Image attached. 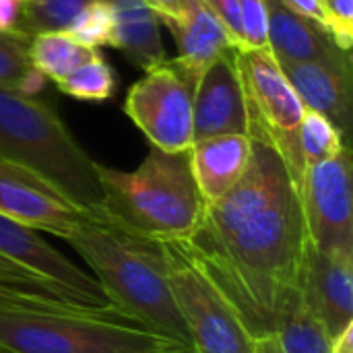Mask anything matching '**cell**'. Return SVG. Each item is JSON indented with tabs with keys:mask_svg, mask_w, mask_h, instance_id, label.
Listing matches in <instances>:
<instances>
[{
	"mask_svg": "<svg viewBox=\"0 0 353 353\" xmlns=\"http://www.w3.org/2000/svg\"><path fill=\"white\" fill-rule=\"evenodd\" d=\"M225 294L254 339L269 337L300 298L306 232L294 178L265 141L252 139L246 174L203 207L180 240Z\"/></svg>",
	"mask_w": 353,
	"mask_h": 353,
	"instance_id": "6da1fadb",
	"label": "cell"
},
{
	"mask_svg": "<svg viewBox=\"0 0 353 353\" xmlns=\"http://www.w3.org/2000/svg\"><path fill=\"white\" fill-rule=\"evenodd\" d=\"M64 242L89 265L120 316L190 345L170 288L163 242L137 236L105 217H87Z\"/></svg>",
	"mask_w": 353,
	"mask_h": 353,
	"instance_id": "7a4b0ae2",
	"label": "cell"
},
{
	"mask_svg": "<svg viewBox=\"0 0 353 353\" xmlns=\"http://www.w3.org/2000/svg\"><path fill=\"white\" fill-rule=\"evenodd\" d=\"M0 159L31 172L77 209L103 217L99 163L50 101L0 85Z\"/></svg>",
	"mask_w": 353,
	"mask_h": 353,
	"instance_id": "3957f363",
	"label": "cell"
},
{
	"mask_svg": "<svg viewBox=\"0 0 353 353\" xmlns=\"http://www.w3.org/2000/svg\"><path fill=\"white\" fill-rule=\"evenodd\" d=\"M103 217L157 242L186 240L203 213V196L190 170L188 151L153 147L132 172L97 165Z\"/></svg>",
	"mask_w": 353,
	"mask_h": 353,
	"instance_id": "277c9868",
	"label": "cell"
},
{
	"mask_svg": "<svg viewBox=\"0 0 353 353\" xmlns=\"http://www.w3.org/2000/svg\"><path fill=\"white\" fill-rule=\"evenodd\" d=\"M4 353H194L184 341L116 314L0 312Z\"/></svg>",
	"mask_w": 353,
	"mask_h": 353,
	"instance_id": "5b68a950",
	"label": "cell"
},
{
	"mask_svg": "<svg viewBox=\"0 0 353 353\" xmlns=\"http://www.w3.org/2000/svg\"><path fill=\"white\" fill-rule=\"evenodd\" d=\"M170 288L194 353H254V337L238 310L180 240L163 242Z\"/></svg>",
	"mask_w": 353,
	"mask_h": 353,
	"instance_id": "8992f818",
	"label": "cell"
},
{
	"mask_svg": "<svg viewBox=\"0 0 353 353\" xmlns=\"http://www.w3.org/2000/svg\"><path fill=\"white\" fill-rule=\"evenodd\" d=\"M236 68L248 108V137L273 145L285 161L296 188H300L306 172L298 137L304 116L302 101L267 48H236Z\"/></svg>",
	"mask_w": 353,
	"mask_h": 353,
	"instance_id": "52a82bcc",
	"label": "cell"
},
{
	"mask_svg": "<svg viewBox=\"0 0 353 353\" xmlns=\"http://www.w3.org/2000/svg\"><path fill=\"white\" fill-rule=\"evenodd\" d=\"M306 244L325 254L353 256L352 149L304 172L298 188Z\"/></svg>",
	"mask_w": 353,
	"mask_h": 353,
	"instance_id": "ba28073f",
	"label": "cell"
},
{
	"mask_svg": "<svg viewBox=\"0 0 353 353\" xmlns=\"http://www.w3.org/2000/svg\"><path fill=\"white\" fill-rule=\"evenodd\" d=\"M192 83L184 72L165 60L145 70L126 93L124 112L149 139L151 147L180 153L188 151L192 139Z\"/></svg>",
	"mask_w": 353,
	"mask_h": 353,
	"instance_id": "9c48e42d",
	"label": "cell"
},
{
	"mask_svg": "<svg viewBox=\"0 0 353 353\" xmlns=\"http://www.w3.org/2000/svg\"><path fill=\"white\" fill-rule=\"evenodd\" d=\"M0 259L37 279L72 292L74 296L87 300L101 310L116 312L103 296L99 283L89 273H85L50 242H46L39 232L6 215H0Z\"/></svg>",
	"mask_w": 353,
	"mask_h": 353,
	"instance_id": "30bf717a",
	"label": "cell"
},
{
	"mask_svg": "<svg viewBox=\"0 0 353 353\" xmlns=\"http://www.w3.org/2000/svg\"><path fill=\"white\" fill-rule=\"evenodd\" d=\"M0 215L66 240L87 217L31 172L0 159Z\"/></svg>",
	"mask_w": 353,
	"mask_h": 353,
	"instance_id": "8fae6325",
	"label": "cell"
},
{
	"mask_svg": "<svg viewBox=\"0 0 353 353\" xmlns=\"http://www.w3.org/2000/svg\"><path fill=\"white\" fill-rule=\"evenodd\" d=\"M279 66L292 83L304 110L323 114L347 139L352 130V52L337 48L314 60Z\"/></svg>",
	"mask_w": 353,
	"mask_h": 353,
	"instance_id": "7c38bea8",
	"label": "cell"
},
{
	"mask_svg": "<svg viewBox=\"0 0 353 353\" xmlns=\"http://www.w3.org/2000/svg\"><path fill=\"white\" fill-rule=\"evenodd\" d=\"M248 108L236 68V48L217 58L196 81L192 93V139L248 134Z\"/></svg>",
	"mask_w": 353,
	"mask_h": 353,
	"instance_id": "4fadbf2b",
	"label": "cell"
},
{
	"mask_svg": "<svg viewBox=\"0 0 353 353\" xmlns=\"http://www.w3.org/2000/svg\"><path fill=\"white\" fill-rule=\"evenodd\" d=\"M300 296L335 339L353 325V256L325 254L306 244Z\"/></svg>",
	"mask_w": 353,
	"mask_h": 353,
	"instance_id": "5bb4252c",
	"label": "cell"
},
{
	"mask_svg": "<svg viewBox=\"0 0 353 353\" xmlns=\"http://www.w3.org/2000/svg\"><path fill=\"white\" fill-rule=\"evenodd\" d=\"M161 23L172 31L178 46L174 64L184 72L192 87L217 58L238 48L223 23L205 6L203 0H186L178 17Z\"/></svg>",
	"mask_w": 353,
	"mask_h": 353,
	"instance_id": "9a60e30c",
	"label": "cell"
},
{
	"mask_svg": "<svg viewBox=\"0 0 353 353\" xmlns=\"http://www.w3.org/2000/svg\"><path fill=\"white\" fill-rule=\"evenodd\" d=\"M252 155L248 134H221L194 141L188 149L192 178L203 203H215L228 194L246 174Z\"/></svg>",
	"mask_w": 353,
	"mask_h": 353,
	"instance_id": "2e32d148",
	"label": "cell"
},
{
	"mask_svg": "<svg viewBox=\"0 0 353 353\" xmlns=\"http://www.w3.org/2000/svg\"><path fill=\"white\" fill-rule=\"evenodd\" d=\"M265 4L267 50L277 64L314 60L339 48L327 27L294 12L283 4V0H265Z\"/></svg>",
	"mask_w": 353,
	"mask_h": 353,
	"instance_id": "e0dca14e",
	"label": "cell"
},
{
	"mask_svg": "<svg viewBox=\"0 0 353 353\" xmlns=\"http://www.w3.org/2000/svg\"><path fill=\"white\" fill-rule=\"evenodd\" d=\"M114 12L110 46L143 70H151L168 60L157 14L143 0H105Z\"/></svg>",
	"mask_w": 353,
	"mask_h": 353,
	"instance_id": "ac0fdd59",
	"label": "cell"
},
{
	"mask_svg": "<svg viewBox=\"0 0 353 353\" xmlns=\"http://www.w3.org/2000/svg\"><path fill=\"white\" fill-rule=\"evenodd\" d=\"M97 52V48H87L79 43L66 31H43L33 35L29 43L31 66L54 83L93 58Z\"/></svg>",
	"mask_w": 353,
	"mask_h": 353,
	"instance_id": "d6986e66",
	"label": "cell"
},
{
	"mask_svg": "<svg viewBox=\"0 0 353 353\" xmlns=\"http://www.w3.org/2000/svg\"><path fill=\"white\" fill-rule=\"evenodd\" d=\"M279 353H331V337L302 296L283 314L271 335Z\"/></svg>",
	"mask_w": 353,
	"mask_h": 353,
	"instance_id": "ffe728a7",
	"label": "cell"
},
{
	"mask_svg": "<svg viewBox=\"0 0 353 353\" xmlns=\"http://www.w3.org/2000/svg\"><path fill=\"white\" fill-rule=\"evenodd\" d=\"M29 43L31 37L23 33H0V85L35 95L43 87L46 77L31 66Z\"/></svg>",
	"mask_w": 353,
	"mask_h": 353,
	"instance_id": "44dd1931",
	"label": "cell"
},
{
	"mask_svg": "<svg viewBox=\"0 0 353 353\" xmlns=\"http://www.w3.org/2000/svg\"><path fill=\"white\" fill-rule=\"evenodd\" d=\"M60 91L81 101H108L116 91V74L101 52L70 70L58 83Z\"/></svg>",
	"mask_w": 353,
	"mask_h": 353,
	"instance_id": "7402d4cb",
	"label": "cell"
},
{
	"mask_svg": "<svg viewBox=\"0 0 353 353\" xmlns=\"http://www.w3.org/2000/svg\"><path fill=\"white\" fill-rule=\"evenodd\" d=\"M298 137L306 170L335 157L347 145V139L337 130V126L329 118L312 110H304Z\"/></svg>",
	"mask_w": 353,
	"mask_h": 353,
	"instance_id": "603a6c76",
	"label": "cell"
},
{
	"mask_svg": "<svg viewBox=\"0 0 353 353\" xmlns=\"http://www.w3.org/2000/svg\"><path fill=\"white\" fill-rule=\"evenodd\" d=\"M0 288H6V290H14V292H21V294H29V296H39V298H46V300H52V302H60V304H68V306H74L79 310H85V312H95V314H116V312H108V310H101L93 304H89L87 300L74 296L72 292L60 288V285H54V283H48L43 279H37L33 275H29L27 271L6 263L0 259ZM120 316V314H116ZM124 319V316H122Z\"/></svg>",
	"mask_w": 353,
	"mask_h": 353,
	"instance_id": "cb8c5ba5",
	"label": "cell"
},
{
	"mask_svg": "<svg viewBox=\"0 0 353 353\" xmlns=\"http://www.w3.org/2000/svg\"><path fill=\"white\" fill-rule=\"evenodd\" d=\"M112 29H114L112 6L105 0H93L68 23L64 31L87 48H101V46H110Z\"/></svg>",
	"mask_w": 353,
	"mask_h": 353,
	"instance_id": "d4e9b609",
	"label": "cell"
},
{
	"mask_svg": "<svg viewBox=\"0 0 353 353\" xmlns=\"http://www.w3.org/2000/svg\"><path fill=\"white\" fill-rule=\"evenodd\" d=\"M242 23V48H267V4L265 0H238Z\"/></svg>",
	"mask_w": 353,
	"mask_h": 353,
	"instance_id": "484cf974",
	"label": "cell"
},
{
	"mask_svg": "<svg viewBox=\"0 0 353 353\" xmlns=\"http://www.w3.org/2000/svg\"><path fill=\"white\" fill-rule=\"evenodd\" d=\"M325 23L333 41L341 50H350L353 46V0H321Z\"/></svg>",
	"mask_w": 353,
	"mask_h": 353,
	"instance_id": "4316f807",
	"label": "cell"
},
{
	"mask_svg": "<svg viewBox=\"0 0 353 353\" xmlns=\"http://www.w3.org/2000/svg\"><path fill=\"white\" fill-rule=\"evenodd\" d=\"M64 312V314H72V312H83V314H95V312H85L79 310L74 306L68 304H60V302H52L39 296H29V294H21L14 290H6L0 288V312Z\"/></svg>",
	"mask_w": 353,
	"mask_h": 353,
	"instance_id": "83f0119b",
	"label": "cell"
},
{
	"mask_svg": "<svg viewBox=\"0 0 353 353\" xmlns=\"http://www.w3.org/2000/svg\"><path fill=\"white\" fill-rule=\"evenodd\" d=\"M205 6L223 23L234 43L242 48V23H240V4L238 0H203Z\"/></svg>",
	"mask_w": 353,
	"mask_h": 353,
	"instance_id": "f1b7e54d",
	"label": "cell"
},
{
	"mask_svg": "<svg viewBox=\"0 0 353 353\" xmlns=\"http://www.w3.org/2000/svg\"><path fill=\"white\" fill-rule=\"evenodd\" d=\"M283 4L288 8H292L294 12L310 19V21H316L321 23L323 27H327L325 23V14H323V6H321V0H283ZM329 31V29H327Z\"/></svg>",
	"mask_w": 353,
	"mask_h": 353,
	"instance_id": "f546056e",
	"label": "cell"
},
{
	"mask_svg": "<svg viewBox=\"0 0 353 353\" xmlns=\"http://www.w3.org/2000/svg\"><path fill=\"white\" fill-rule=\"evenodd\" d=\"M23 0H0V33L12 31L19 14H21Z\"/></svg>",
	"mask_w": 353,
	"mask_h": 353,
	"instance_id": "4dcf8cb0",
	"label": "cell"
},
{
	"mask_svg": "<svg viewBox=\"0 0 353 353\" xmlns=\"http://www.w3.org/2000/svg\"><path fill=\"white\" fill-rule=\"evenodd\" d=\"M143 2L157 14L159 23L165 21V19L178 17L180 10H182L184 4H186V0H143Z\"/></svg>",
	"mask_w": 353,
	"mask_h": 353,
	"instance_id": "1f68e13d",
	"label": "cell"
},
{
	"mask_svg": "<svg viewBox=\"0 0 353 353\" xmlns=\"http://www.w3.org/2000/svg\"><path fill=\"white\" fill-rule=\"evenodd\" d=\"M331 353H353V325L331 339Z\"/></svg>",
	"mask_w": 353,
	"mask_h": 353,
	"instance_id": "d6a6232c",
	"label": "cell"
},
{
	"mask_svg": "<svg viewBox=\"0 0 353 353\" xmlns=\"http://www.w3.org/2000/svg\"><path fill=\"white\" fill-rule=\"evenodd\" d=\"M254 353H279V350L275 345V339L269 335V337L254 339Z\"/></svg>",
	"mask_w": 353,
	"mask_h": 353,
	"instance_id": "836d02e7",
	"label": "cell"
},
{
	"mask_svg": "<svg viewBox=\"0 0 353 353\" xmlns=\"http://www.w3.org/2000/svg\"><path fill=\"white\" fill-rule=\"evenodd\" d=\"M0 353H4V352H2V350H0Z\"/></svg>",
	"mask_w": 353,
	"mask_h": 353,
	"instance_id": "e575fe53",
	"label": "cell"
},
{
	"mask_svg": "<svg viewBox=\"0 0 353 353\" xmlns=\"http://www.w3.org/2000/svg\"><path fill=\"white\" fill-rule=\"evenodd\" d=\"M23 2H27V0H23Z\"/></svg>",
	"mask_w": 353,
	"mask_h": 353,
	"instance_id": "d590c367",
	"label": "cell"
}]
</instances>
